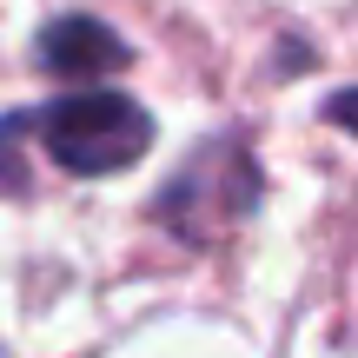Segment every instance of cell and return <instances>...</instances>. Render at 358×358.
<instances>
[{
	"label": "cell",
	"instance_id": "cell-1",
	"mask_svg": "<svg viewBox=\"0 0 358 358\" xmlns=\"http://www.w3.org/2000/svg\"><path fill=\"white\" fill-rule=\"evenodd\" d=\"M34 133L66 173H127L153 153V113L120 87H93L34 113Z\"/></svg>",
	"mask_w": 358,
	"mask_h": 358
},
{
	"label": "cell",
	"instance_id": "cell-2",
	"mask_svg": "<svg viewBox=\"0 0 358 358\" xmlns=\"http://www.w3.org/2000/svg\"><path fill=\"white\" fill-rule=\"evenodd\" d=\"M192 199H206V213H199V245H206V239H219L232 219H245V213L259 206V173H252V159H245L232 140H206L199 153L179 166V179L159 192L153 213L173 219V213H186Z\"/></svg>",
	"mask_w": 358,
	"mask_h": 358
},
{
	"label": "cell",
	"instance_id": "cell-3",
	"mask_svg": "<svg viewBox=\"0 0 358 358\" xmlns=\"http://www.w3.org/2000/svg\"><path fill=\"white\" fill-rule=\"evenodd\" d=\"M34 60H40V73H60V80H106L127 66V40L93 13H60V20L40 27Z\"/></svg>",
	"mask_w": 358,
	"mask_h": 358
},
{
	"label": "cell",
	"instance_id": "cell-4",
	"mask_svg": "<svg viewBox=\"0 0 358 358\" xmlns=\"http://www.w3.org/2000/svg\"><path fill=\"white\" fill-rule=\"evenodd\" d=\"M325 113H332V127H345L352 140H358V87H338L332 100H325Z\"/></svg>",
	"mask_w": 358,
	"mask_h": 358
}]
</instances>
